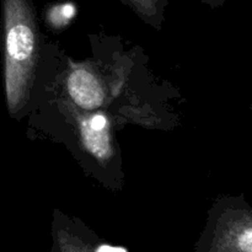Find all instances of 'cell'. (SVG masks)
I'll list each match as a JSON object with an SVG mask.
<instances>
[{
    "label": "cell",
    "mask_w": 252,
    "mask_h": 252,
    "mask_svg": "<svg viewBox=\"0 0 252 252\" xmlns=\"http://www.w3.org/2000/svg\"><path fill=\"white\" fill-rule=\"evenodd\" d=\"M68 91L74 102L85 110H95L103 102V90L100 83L85 69H76L70 74Z\"/></svg>",
    "instance_id": "cell-1"
},
{
    "label": "cell",
    "mask_w": 252,
    "mask_h": 252,
    "mask_svg": "<svg viewBox=\"0 0 252 252\" xmlns=\"http://www.w3.org/2000/svg\"><path fill=\"white\" fill-rule=\"evenodd\" d=\"M107 127V118L103 115L93 116L81 125V135L86 149L100 159H105L111 154Z\"/></svg>",
    "instance_id": "cell-2"
},
{
    "label": "cell",
    "mask_w": 252,
    "mask_h": 252,
    "mask_svg": "<svg viewBox=\"0 0 252 252\" xmlns=\"http://www.w3.org/2000/svg\"><path fill=\"white\" fill-rule=\"evenodd\" d=\"M239 248L243 252H252V230L248 228L239 238Z\"/></svg>",
    "instance_id": "cell-3"
},
{
    "label": "cell",
    "mask_w": 252,
    "mask_h": 252,
    "mask_svg": "<svg viewBox=\"0 0 252 252\" xmlns=\"http://www.w3.org/2000/svg\"><path fill=\"white\" fill-rule=\"evenodd\" d=\"M127 1L133 2V4H134L137 7H139V9L149 11V10L157 9L160 0H127Z\"/></svg>",
    "instance_id": "cell-4"
},
{
    "label": "cell",
    "mask_w": 252,
    "mask_h": 252,
    "mask_svg": "<svg viewBox=\"0 0 252 252\" xmlns=\"http://www.w3.org/2000/svg\"><path fill=\"white\" fill-rule=\"evenodd\" d=\"M96 252H127V251L122 248H112V246L103 245L101 246V248H98V250Z\"/></svg>",
    "instance_id": "cell-5"
}]
</instances>
